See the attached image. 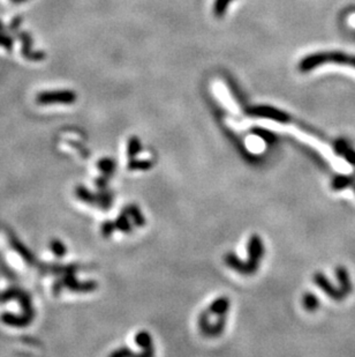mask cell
Listing matches in <instances>:
<instances>
[{
    "label": "cell",
    "instance_id": "cell-1",
    "mask_svg": "<svg viewBox=\"0 0 355 357\" xmlns=\"http://www.w3.org/2000/svg\"><path fill=\"white\" fill-rule=\"evenodd\" d=\"M76 93L73 90H50L38 93L36 96V102L38 104H73L76 101Z\"/></svg>",
    "mask_w": 355,
    "mask_h": 357
},
{
    "label": "cell",
    "instance_id": "cell-2",
    "mask_svg": "<svg viewBox=\"0 0 355 357\" xmlns=\"http://www.w3.org/2000/svg\"><path fill=\"white\" fill-rule=\"evenodd\" d=\"M16 36H18V39L21 41L22 48H21V53L22 56L26 58L27 60L30 61H42L43 59H45V55L44 51H36V50L32 49V43H34V41H32L31 35L29 34L27 31H16Z\"/></svg>",
    "mask_w": 355,
    "mask_h": 357
},
{
    "label": "cell",
    "instance_id": "cell-3",
    "mask_svg": "<svg viewBox=\"0 0 355 357\" xmlns=\"http://www.w3.org/2000/svg\"><path fill=\"white\" fill-rule=\"evenodd\" d=\"M63 281L65 288H67L74 293H92L98 288V283L94 280L78 281L75 273H68L63 275Z\"/></svg>",
    "mask_w": 355,
    "mask_h": 357
},
{
    "label": "cell",
    "instance_id": "cell-4",
    "mask_svg": "<svg viewBox=\"0 0 355 357\" xmlns=\"http://www.w3.org/2000/svg\"><path fill=\"white\" fill-rule=\"evenodd\" d=\"M8 242H10V246L13 248V250L18 253L20 257H21L28 266H31V267L37 266L38 261H37L34 253L29 250V248L24 245L21 240L16 237L14 234H11V232L8 234Z\"/></svg>",
    "mask_w": 355,
    "mask_h": 357
},
{
    "label": "cell",
    "instance_id": "cell-5",
    "mask_svg": "<svg viewBox=\"0 0 355 357\" xmlns=\"http://www.w3.org/2000/svg\"><path fill=\"white\" fill-rule=\"evenodd\" d=\"M37 268L40 274H51V275H65L68 273H76L78 266L76 264H45V263H38L37 264Z\"/></svg>",
    "mask_w": 355,
    "mask_h": 357
},
{
    "label": "cell",
    "instance_id": "cell-6",
    "mask_svg": "<svg viewBox=\"0 0 355 357\" xmlns=\"http://www.w3.org/2000/svg\"><path fill=\"white\" fill-rule=\"evenodd\" d=\"M250 112L251 115L257 116V117L268 118L279 123H286L290 120V117L285 112L270 106H256L254 109H251Z\"/></svg>",
    "mask_w": 355,
    "mask_h": 357
},
{
    "label": "cell",
    "instance_id": "cell-7",
    "mask_svg": "<svg viewBox=\"0 0 355 357\" xmlns=\"http://www.w3.org/2000/svg\"><path fill=\"white\" fill-rule=\"evenodd\" d=\"M0 319L4 324H6L8 326H13V327H26L28 325H30L34 320V318L29 317L27 314H15L11 312H5L0 315Z\"/></svg>",
    "mask_w": 355,
    "mask_h": 357
},
{
    "label": "cell",
    "instance_id": "cell-8",
    "mask_svg": "<svg viewBox=\"0 0 355 357\" xmlns=\"http://www.w3.org/2000/svg\"><path fill=\"white\" fill-rule=\"evenodd\" d=\"M247 252H248V258L253 260H257L263 258L264 255V245L263 240L258 235H251L247 246Z\"/></svg>",
    "mask_w": 355,
    "mask_h": 357
},
{
    "label": "cell",
    "instance_id": "cell-9",
    "mask_svg": "<svg viewBox=\"0 0 355 357\" xmlns=\"http://www.w3.org/2000/svg\"><path fill=\"white\" fill-rule=\"evenodd\" d=\"M314 281H315V283L319 285V287L323 290L325 294H328L330 297L336 298V300H339L341 298V296L344 294L338 292V290L332 287V284L330 283V281L325 277L322 273H316L315 275H314Z\"/></svg>",
    "mask_w": 355,
    "mask_h": 357
},
{
    "label": "cell",
    "instance_id": "cell-10",
    "mask_svg": "<svg viewBox=\"0 0 355 357\" xmlns=\"http://www.w3.org/2000/svg\"><path fill=\"white\" fill-rule=\"evenodd\" d=\"M229 309H230V298L223 296L217 298L216 301H213L211 303V305L209 306L208 311L210 312V314H216L219 317V315L228 314Z\"/></svg>",
    "mask_w": 355,
    "mask_h": 357
},
{
    "label": "cell",
    "instance_id": "cell-11",
    "mask_svg": "<svg viewBox=\"0 0 355 357\" xmlns=\"http://www.w3.org/2000/svg\"><path fill=\"white\" fill-rule=\"evenodd\" d=\"M18 301H19L20 306H21V309L23 311V313L29 315V317H31V318H35V309H34V306H32L31 297H30V295L26 292V290L21 289V292H20L19 296H18Z\"/></svg>",
    "mask_w": 355,
    "mask_h": 357
},
{
    "label": "cell",
    "instance_id": "cell-12",
    "mask_svg": "<svg viewBox=\"0 0 355 357\" xmlns=\"http://www.w3.org/2000/svg\"><path fill=\"white\" fill-rule=\"evenodd\" d=\"M96 196H97L96 206L100 207V208H102L103 210H109L110 207L112 206V200H113L112 192L107 189L98 190Z\"/></svg>",
    "mask_w": 355,
    "mask_h": 357
},
{
    "label": "cell",
    "instance_id": "cell-13",
    "mask_svg": "<svg viewBox=\"0 0 355 357\" xmlns=\"http://www.w3.org/2000/svg\"><path fill=\"white\" fill-rule=\"evenodd\" d=\"M122 210L128 215V217L131 218L135 226L138 227H143L146 224V219H144V215L142 214V211L140 210V208L136 205H128L125 208H122Z\"/></svg>",
    "mask_w": 355,
    "mask_h": 357
},
{
    "label": "cell",
    "instance_id": "cell-14",
    "mask_svg": "<svg viewBox=\"0 0 355 357\" xmlns=\"http://www.w3.org/2000/svg\"><path fill=\"white\" fill-rule=\"evenodd\" d=\"M75 196H76V198L80 199L81 201L96 206V200H97L96 193H93L92 191H90L89 189H86L85 186H83V185L76 186V188H75Z\"/></svg>",
    "mask_w": 355,
    "mask_h": 357
},
{
    "label": "cell",
    "instance_id": "cell-15",
    "mask_svg": "<svg viewBox=\"0 0 355 357\" xmlns=\"http://www.w3.org/2000/svg\"><path fill=\"white\" fill-rule=\"evenodd\" d=\"M225 261L228 264V266L235 269L237 272H240L243 274H247V265L246 261H242L238 258L237 256L234 255L233 252H229L228 255L225 256Z\"/></svg>",
    "mask_w": 355,
    "mask_h": 357
},
{
    "label": "cell",
    "instance_id": "cell-16",
    "mask_svg": "<svg viewBox=\"0 0 355 357\" xmlns=\"http://www.w3.org/2000/svg\"><path fill=\"white\" fill-rule=\"evenodd\" d=\"M97 168L103 175L111 177L115 171V162L110 157H103L97 162Z\"/></svg>",
    "mask_w": 355,
    "mask_h": 357
},
{
    "label": "cell",
    "instance_id": "cell-17",
    "mask_svg": "<svg viewBox=\"0 0 355 357\" xmlns=\"http://www.w3.org/2000/svg\"><path fill=\"white\" fill-rule=\"evenodd\" d=\"M142 151L141 141L138 136H130L127 144V156L128 159H134V157Z\"/></svg>",
    "mask_w": 355,
    "mask_h": 357
},
{
    "label": "cell",
    "instance_id": "cell-18",
    "mask_svg": "<svg viewBox=\"0 0 355 357\" xmlns=\"http://www.w3.org/2000/svg\"><path fill=\"white\" fill-rule=\"evenodd\" d=\"M135 343L139 347H141V349H150L152 348V339L151 335L148 333L147 331H141L135 335Z\"/></svg>",
    "mask_w": 355,
    "mask_h": 357
},
{
    "label": "cell",
    "instance_id": "cell-19",
    "mask_svg": "<svg viewBox=\"0 0 355 357\" xmlns=\"http://www.w3.org/2000/svg\"><path fill=\"white\" fill-rule=\"evenodd\" d=\"M226 325V314L225 315H219L218 317V320L216 322V324H213V325H210L209 329L206 330L205 335L208 336H217L219 335L223 330H224V327Z\"/></svg>",
    "mask_w": 355,
    "mask_h": 357
},
{
    "label": "cell",
    "instance_id": "cell-20",
    "mask_svg": "<svg viewBox=\"0 0 355 357\" xmlns=\"http://www.w3.org/2000/svg\"><path fill=\"white\" fill-rule=\"evenodd\" d=\"M128 218H129V217H128L125 211L122 210L121 214L119 215V217L117 218V220L114 221L115 228H117V230L126 232V234H128V232L131 231V224H130V221H129V219H128Z\"/></svg>",
    "mask_w": 355,
    "mask_h": 357
},
{
    "label": "cell",
    "instance_id": "cell-21",
    "mask_svg": "<svg viewBox=\"0 0 355 357\" xmlns=\"http://www.w3.org/2000/svg\"><path fill=\"white\" fill-rule=\"evenodd\" d=\"M152 167V162L149 160H138L130 159L128 162L127 168L128 170H148Z\"/></svg>",
    "mask_w": 355,
    "mask_h": 357
},
{
    "label": "cell",
    "instance_id": "cell-22",
    "mask_svg": "<svg viewBox=\"0 0 355 357\" xmlns=\"http://www.w3.org/2000/svg\"><path fill=\"white\" fill-rule=\"evenodd\" d=\"M50 248L57 258H64L66 253H67V248L60 239H52L50 242Z\"/></svg>",
    "mask_w": 355,
    "mask_h": 357
},
{
    "label": "cell",
    "instance_id": "cell-23",
    "mask_svg": "<svg viewBox=\"0 0 355 357\" xmlns=\"http://www.w3.org/2000/svg\"><path fill=\"white\" fill-rule=\"evenodd\" d=\"M21 289L18 287H10L0 293V303H7L12 300H18V296Z\"/></svg>",
    "mask_w": 355,
    "mask_h": 357
},
{
    "label": "cell",
    "instance_id": "cell-24",
    "mask_svg": "<svg viewBox=\"0 0 355 357\" xmlns=\"http://www.w3.org/2000/svg\"><path fill=\"white\" fill-rule=\"evenodd\" d=\"M303 306L305 310H308L309 312H313V311H315L317 308H319L320 303H319V298H317L314 294H305L303 296Z\"/></svg>",
    "mask_w": 355,
    "mask_h": 357
},
{
    "label": "cell",
    "instance_id": "cell-25",
    "mask_svg": "<svg viewBox=\"0 0 355 357\" xmlns=\"http://www.w3.org/2000/svg\"><path fill=\"white\" fill-rule=\"evenodd\" d=\"M336 273H337L338 280H339L340 284H341L342 293H348L350 290V284H349V279H348V275H347V272H346V269L342 268V267H338Z\"/></svg>",
    "mask_w": 355,
    "mask_h": 357
},
{
    "label": "cell",
    "instance_id": "cell-26",
    "mask_svg": "<svg viewBox=\"0 0 355 357\" xmlns=\"http://www.w3.org/2000/svg\"><path fill=\"white\" fill-rule=\"evenodd\" d=\"M114 230H117V228H115V223L113 221L106 220V221H104V222L102 223L101 231H102L103 237L110 238L111 236H112L113 232H114Z\"/></svg>",
    "mask_w": 355,
    "mask_h": 357
},
{
    "label": "cell",
    "instance_id": "cell-27",
    "mask_svg": "<svg viewBox=\"0 0 355 357\" xmlns=\"http://www.w3.org/2000/svg\"><path fill=\"white\" fill-rule=\"evenodd\" d=\"M14 45L13 37L6 34V31H0V47L5 48L7 51H12Z\"/></svg>",
    "mask_w": 355,
    "mask_h": 357
},
{
    "label": "cell",
    "instance_id": "cell-28",
    "mask_svg": "<svg viewBox=\"0 0 355 357\" xmlns=\"http://www.w3.org/2000/svg\"><path fill=\"white\" fill-rule=\"evenodd\" d=\"M209 314H210L209 311H203L199 317V326H200V330L203 332V334L205 333L206 330L209 329V326L211 325L209 322Z\"/></svg>",
    "mask_w": 355,
    "mask_h": 357
},
{
    "label": "cell",
    "instance_id": "cell-29",
    "mask_svg": "<svg viewBox=\"0 0 355 357\" xmlns=\"http://www.w3.org/2000/svg\"><path fill=\"white\" fill-rule=\"evenodd\" d=\"M68 144L69 146H72L73 148H75L76 151H78L80 155L83 157V159L89 157V151L81 142H78V141H75V140H68Z\"/></svg>",
    "mask_w": 355,
    "mask_h": 357
},
{
    "label": "cell",
    "instance_id": "cell-30",
    "mask_svg": "<svg viewBox=\"0 0 355 357\" xmlns=\"http://www.w3.org/2000/svg\"><path fill=\"white\" fill-rule=\"evenodd\" d=\"M350 184V180L347 177H338L332 183V188L334 190H341Z\"/></svg>",
    "mask_w": 355,
    "mask_h": 357
},
{
    "label": "cell",
    "instance_id": "cell-31",
    "mask_svg": "<svg viewBox=\"0 0 355 357\" xmlns=\"http://www.w3.org/2000/svg\"><path fill=\"white\" fill-rule=\"evenodd\" d=\"M231 0H217L216 3H214V14L217 16H220L223 13H224V11L226 10V7H228L229 3Z\"/></svg>",
    "mask_w": 355,
    "mask_h": 357
},
{
    "label": "cell",
    "instance_id": "cell-32",
    "mask_svg": "<svg viewBox=\"0 0 355 357\" xmlns=\"http://www.w3.org/2000/svg\"><path fill=\"white\" fill-rule=\"evenodd\" d=\"M109 181H110V177L106 175H103L102 173V176L97 177L96 180H95V186H96L98 190L107 189V186H109Z\"/></svg>",
    "mask_w": 355,
    "mask_h": 357
},
{
    "label": "cell",
    "instance_id": "cell-33",
    "mask_svg": "<svg viewBox=\"0 0 355 357\" xmlns=\"http://www.w3.org/2000/svg\"><path fill=\"white\" fill-rule=\"evenodd\" d=\"M134 355H136V354H134V352L127 347H122V348H120V349L111 352V356L112 357H127V356H134Z\"/></svg>",
    "mask_w": 355,
    "mask_h": 357
},
{
    "label": "cell",
    "instance_id": "cell-34",
    "mask_svg": "<svg viewBox=\"0 0 355 357\" xmlns=\"http://www.w3.org/2000/svg\"><path fill=\"white\" fill-rule=\"evenodd\" d=\"M64 288H65V284H64L63 277H60V279H57L55 281V283L52 284V293L55 296H59Z\"/></svg>",
    "mask_w": 355,
    "mask_h": 357
},
{
    "label": "cell",
    "instance_id": "cell-35",
    "mask_svg": "<svg viewBox=\"0 0 355 357\" xmlns=\"http://www.w3.org/2000/svg\"><path fill=\"white\" fill-rule=\"evenodd\" d=\"M22 22H23L22 16H15V18L11 21V24L8 28H10V30H12L13 32H16L19 30V28L21 27Z\"/></svg>",
    "mask_w": 355,
    "mask_h": 357
},
{
    "label": "cell",
    "instance_id": "cell-36",
    "mask_svg": "<svg viewBox=\"0 0 355 357\" xmlns=\"http://www.w3.org/2000/svg\"><path fill=\"white\" fill-rule=\"evenodd\" d=\"M256 134H257L259 138H263L265 141H268V142H270V141L274 140V134L270 133V132H268L265 130H255L254 131Z\"/></svg>",
    "mask_w": 355,
    "mask_h": 357
},
{
    "label": "cell",
    "instance_id": "cell-37",
    "mask_svg": "<svg viewBox=\"0 0 355 357\" xmlns=\"http://www.w3.org/2000/svg\"><path fill=\"white\" fill-rule=\"evenodd\" d=\"M0 31H6V28H5V26H4L2 21H0Z\"/></svg>",
    "mask_w": 355,
    "mask_h": 357
},
{
    "label": "cell",
    "instance_id": "cell-38",
    "mask_svg": "<svg viewBox=\"0 0 355 357\" xmlns=\"http://www.w3.org/2000/svg\"><path fill=\"white\" fill-rule=\"evenodd\" d=\"M12 2L15 3V4H20V0H12Z\"/></svg>",
    "mask_w": 355,
    "mask_h": 357
},
{
    "label": "cell",
    "instance_id": "cell-39",
    "mask_svg": "<svg viewBox=\"0 0 355 357\" xmlns=\"http://www.w3.org/2000/svg\"><path fill=\"white\" fill-rule=\"evenodd\" d=\"M27 2V0H20V4H21V3H26Z\"/></svg>",
    "mask_w": 355,
    "mask_h": 357
}]
</instances>
